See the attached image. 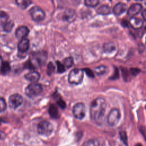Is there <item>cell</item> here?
<instances>
[{
  "label": "cell",
  "instance_id": "19",
  "mask_svg": "<svg viewBox=\"0 0 146 146\" xmlns=\"http://www.w3.org/2000/svg\"><path fill=\"white\" fill-rule=\"evenodd\" d=\"M97 13L103 15H108L110 13V8L107 5H102L97 9Z\"/></svg>",
  "mask_w": 146,
  "mask_h": 146
},
{
  "label": "cell",
  "instance_id": "29",
  "mask_svg": "<svg viewBox=\"0 0 146 146\" xmlns=\"http://www.w3.org/2000/svg\"><path fill=\"white\" fill-rule=\"evenodd\" d=\"M55 70V66L53 64L52 62H49L48 65H47V74L48 75L52 74Z\"/></svg>",
  "mask_w": 146,
  "mask_h": 146
},
{
  "label": "cell",
  "instance_id": "8",
  "mask_svg": "<svg viewBox=\"0 0 146 146\" xmlns=\"http://www.w3.org/2000/svg\"><path fill=\"white\" fill-rule=\"evenodd\" d=\"M23 103V98L18 94L11 95L9 99V105L11 108L15 109L20 106Z\"/></svg>",
  "mask_w": 146,
  "mask_h": 146
},
{
  "label": "cell",
  "instance_id": "20",
  "mask_svg": "<svg viewBox=\"0 0 146 146\" xmlns=\"http://www.w3.org/2000/svg\"><path fill=\"white\" fill-rule=\"evenodd\" d=\"M16 4L18 6L22 9L28 7L31 3V0H15Z\"/></svg>",
  "mask_w": 146,
  "mask_h": 146
},
{
  "label": "cell",
  "instance_id": "35",
  "mask_svg": "<svg viewBox=\"0 0 146 146\" xmlns=\"http://www.w3.org/2000/svg\"><path fill=\"white\" fill-rule=\"evenodd\" d=\"M142 16H143V18H144V19L146 21V10H144L142 12Z\"/></svg>",
  "mask_w": 146,
  "mask_h": 146
},
{
  "label": "cell",
  "instance_id": "21",
  "mask_svg": "<svg viewBox=\"0 0 146 146\" xmlns=\"http://www.w3.org/2000/svg\"><path fill=\"white\" fill-rule=\"evenodd\" d=\"M94 71L98 75H102L107 72V67L106 66L100 65L95 67Z\"/></svg>",
  "mask_w": 146,
  "mask_h": 146
},
{
  "label": "cell",
  "instance_id": "31",
  "mask_svg": "<svg viewBox=\"0 0 146 146\" xmlns=\"http://www.w3.org/2000/svg\"><path fill=\"white\" fill-rule=\"evenodd\" d=\"M25 67L30 70H33L35 68L31 60H28L26 62V63L25 64Z\"/></svg>",
  "mask_w": 146,
  "mask_h": 146
},
{
  "label": "cell",
  "instance_id": "11",
  "mask_svg": "<svg viewBox=\"0 0 146 146\" xmlns=\"http://www.w3.org/2000/svg\"><path fill=\"white\" fill-rule=\"evenodd\" d=\"M127 5L125 3L119 2L115 5L113 9V11L116 15L119 16L124 13L127 10Z\"/></svg>",
  "mask_w": 146,
  "mask_h": 146
},
{
  "label": "cell",
  "instance_id": "32",
  "mask_svg": "<svg viewBox=\"0 0 146 146\" xmlns=\"http://www.w3.org/2000/svg\"><path fill=\"white\" fill-rule=\"evenodd\" d=\"M57 104H58V105L61 108H63V109L65 108V107H66V106L65 102H64L62 99H60V98L59 99H58V100H57Z\"/></svg>",
  "mask_w": 146,
  "mask_h": 146
},
{
  "label": "cell",
  "instance_id": "39",
  "mask_svg": "<svg viewBox=\"0 0 146 146\" xmlns=\"http://www.w3.org/2000/svg\"><path fill=\"white\" fill-rule=\"evenodd\" d=\"M144 3H145V5H146V0H145V2H144Z\"/></svg>",
  "mask_w": 146,
  "mask_h": 146
},
{
  "label": "cell",
  "instance_id": "24",
  "mask_svg": "<svg viewBox=\"0 0 146 146\" xmlns=\"http://www.w3.org/2000/svg\"><path fill=\"white\" fill-rule=\"evenodd\" d=\"M14 25V23L13 21H8L3 26V31L6 32H10L13 28Z\"/></svg>",
  "mask_w": 146,
  "mask_h": 146
},
{
  "label": "cell",
  "instance_id": "41",
  "mask_svg": "<svg viewBox=\"0 0 146 146\" xmlns=\"http://www.w3.org/2000/svg\"><path fill=\"white\" fill-rule=\"evenodd\" d=\"M145 29H146V27H145Z\"/></svg>",
  "mask_w": 146,
  "mask_h": 146
},
{
  "label": "cell",
  "instance_id": "40",
  "mask_svg": "<svg viewBox=\"0 0 146 146\" xmlns=\"http://www.w3.org/2000/svg\"><path fill=\"white\" fill-rule=\"evenodd\" d=\"M137 1H141V0H137Z\"/></svg>",
  "mask_w": 146,
  "mask_h": 146
},
{
  "label": "cell",
  "instance_id": "9",
  "mask_svg": "<svg viewBox=\"0 0 146 146\" xmlns=\"http://www.w3.org/2000/svg\"><path fill=\"white\" fill-rule=\"evenodd\" d=\"M29 33V29L25 26H22L17 28L15 31V36L17 39L22 40V39L25 38V37Z\"/></svg>",
  "mask_w": 146,
  "mask_h": 146
},
{
  "label": "cell",
  "instance_id": "16",
  "mask_svg": "<svg viewBox=\"0 0 146 146\" xmlns=\"http://www.w3.org/2000/svg\"><path fill=\"white\" fill-rule=\"evenodd\" d=\"M116 45L113 42H107L104 44L103 45V51L105 53L107 54H110L116 50Z\"/></svg>",
  "mask_w": 146,
  "mask_h": 146
},
{
  "label": "cell",
  "instance_id": "6",
  "mask_svg": "<svg viewBox=\"0 0 146 146\" xmlns=\"http://www.w3.org/2000/svg\"><path fill=\"white\" fill-rule=\"evenodd\" d=\"M121 117L120 112L117 108H113L111 110L107 116L108 124L111 126H115L119 123Z\"/></svg>",
  "mask_w": 146,
  "mask_h": 146
},
{
  "label": "cell",
  "instance_id": "26",
  "mask_svg": "<svg viewBox=\"0 0 146 146\" xmlns=\"http://www.w3.org/2000/svg\"><path fill=\"white\" fill-rule=\"evenodd\" d=\"M99 2V0H84L85 5L90 7H96Z\"/></svg>",
  "mask_w": 146,
  "mask_h": 146
},
{
  "label": "cell",
  "instance_id": "25",
  "mask_svg": "<svg viewBox=\"0 0 146 146\" xmlns=\"http://www.w3.org/2000/svg\"><path fill=\"white\" fill-rule=\"evenodd\" d=\"M63 65L66 68H69L71 67H72V66L74 64V60L72 57L70 56L68 58H65L63 60Z\"/></svg>",
  "mask_w": 146,
  "mask_h": 146
},
{
  "label": "cell",
  "instance_id": "37",
  "mask_svg": "<svg viewBox=\"0 0 146 146\" xmlns=\"http://www.w3.org/2000/svg\"><path fill=\"white\" fill-rule=\"evenodd\" d=\"M74 2H75V3H79V2L80 1V0H74Z\"/></svg>",
  "mask_w": 146,
  "mask_h": 146
},
{
  "label": "cell",
  "instance_id": "36",
  "mask_svg": "<svg viewBox=\"0 0 146 146\" xmlns=\"http://www.w3.org/2000/svg\"><path fill=\"white\" fill-rule=\"evenodd\" d=\"M2 57L0 56V67H1V64H2Z\"/></svg>",
  "mask_w": 146,
  "mask_h": 146
},
{
  "label": "cell",
  "instance_id": "30",
  "mask_svg": "<svg viewBox=\"0 0 146 146\" xmlns=\"http://www.w3.org/2000/svg\"><path fill=\"white\" fill-rule=\"evenodd\" d=\"M6 108V103L5 100L2 98H0V112L4 111Z\"/></svg>",
  "mask_w": 146,
  "mask_h": 146
},
{
  "label": "cell",
  "instance_id": "10",
  "mask_svg": "<svg viewBox=\"0 0 146 146\" xmlns=\"http://www.w3.org/2000/svg\"><path fill=\"white\" fill-rule=\"evenodd\" d=\"M29 46H30L29 40L26 38L24 39H22V40H20V42L18 44V52L21 54L26 53L28 51L29 48Z\"/></svg>",
  "mask_w": 146,
  "mask_h": 146
},
{
  "label": "cell",
  "instance_id": "5",
  "mask_svg": "<svg viewBox=\"0 0 146 146\" xmlns=\"http://www.w3.org/2000/svg\"><path fill=\"white\" fill-rule=\"evenodd\" d=\"M29 13L32 19L36 22L43 21L46 16L44 11L41 8L38 6L31 7L29 10Z\"/></svg>",
  "mask_w": 146,
  "mask_h": 146
},
{
  "label": "cell",
  "instance_id": "28",
  "mask_svg": "<svg viewBox=\"0 0 146 146\" xmlns=\"http://www.w3.org/2000/svg\"><path fill=\"white\" fill-rule=\"evenodd\" d=\"M56 64L57 65V71L59 73H62L64 72L66 68L63 64H62L59 61H56Z\"/></svg>",
  "mask_w": 146,
  "mask_h": 146
},
{
  "label": "cell",
  "instance_id": "22",
  "mask_svg": "<svg viewBox=\"0 0 146 146\" xmlns=\"http://www.w3.org/2000/svg\"><path fill=\"white\" fill-rule=\"evenodd\" d=\"M9 21V16L6 13L0 11V26H3L4 25Z\"/></svg>",
  "mask_w": 146,
  "mask_h": 146
},
{
  "label": "cell",
  "instance_id": "38",
  "mask_svg": "<svg viewBox=\"0 0 146 146\" xmlns=\"http://www.w3.org/2000/svg\"><path fill=\"white\" fill-rule=\"evenodd\" d=\"M135 146H142V145L141 144H137Z\"/></svg>",
  "mask_w": 146,
  "mask_h": 146
},
{
  "label": "cell",
  "instance_id": "17",
  "mask_svg": "<svg viewBox=\"0 0 146 146\" xmlns=\"http://www.w3.org/2000/svg\"><path fill=\"white\" fill-rule=\"evenodd\" d=\"M48 112L50 115V116L54 119H57L59 117V111L57 108V107L54 104H51L49 109H48Z\"/></svg>",
  "mask_w": 146,
  "mask_h": 146
},
{
  "label": "cell",
  "instance_id": "15",
  "mask_svg": "<svg viewBox=\"0 0 146 146\" xmlns=\"http://www.w3.org/2000/svg\"><path fill=\"white\" fill-rule=\"evenodd\" d=\"M129 23L132 28L135 29H139L143 26V22L141 19L133 17L130 19Z\"/></svg>",
  "mask_w": 146,
  "mask_h": 146
},
{
  "label": "cell",
  "instance_id": "27",
  "mask_svg": "<svg viewBox=\"0 0 146 146\" xmlns=\"http://www.w3.org/2000/svg\"><path fill=\"white\" fill-rule=\"evenodd\" d=\"M120 137L121 140H122L123 143L126 145H128V139H127V136L126 134V132L125 131H120L119 133Z\"/></svg>",
  "mask_w": 146,
  "mask_h": 146
},
{
  "label": "cell",
  "instance_id": "2",
  "mask_svg": "<svg viewBox=\"0 0 146 146\" xmlns=\"http://www.w3.org/2000/svg\"><path fill=\"white\" fill-rule=\"evenodd\" d=\"M83 70L79 68L72 70L68 75V82L71 84H79L82 83L83 78Z\"/></svg>",
  "mask_w": 146,
  "mask_h": 146
},
{
  "label": "cell",
  "instance_id": "18",
  "mask_svg": "<svg viewBox=\"0 0 146 146\" xmlns=\"http://www.w3.org/2000/svg\"><path fill=\"white\" fill-rule=\"evenodd\" d=\"M0 70L2 74L6 75L7 74H8L11 70V67L9 63L7 61L3 62L0 67Z\"/></svg>",
  "mask_w": 146,
  "mask_h": 146
},
{
  "label": "cell",
  "instance_id": "7",
  "mask_svg": "<svg viewBox=\"0 0 146 146\" xmlns=\"http://www.w3.org/2000/svg\"><path fill=\"white\" fill-rule=\"evenodd\" d=\"M74 116L78 119H82L86 114V107L82 103H76L72 110Z\"/></svg>",
  "mask_w": 146,
  "mask_h": 146
},
{
  "label": "cell",
  "instance_id": "33",
  "mask_svg": "<svg viewBox=\"0 0 146 146\" xmlns=\"http://www.w3.org/2000/svg\"><path fill=\"white\" fill-rule=\"evenodd\" d=\"M130 70H131L130 71H131L132 75H133V76L137 75L140 72V70L137 68H131Z\"/></svg>",
  "mask_w": 146,
  "mask_h": 146
},
{
  "label": "cell",
  "instance_id": "23",
  "mask_svg": "<svg viewBox=\"0 0 146 146\" xmlns=\"http://www.w3.org/2000/svg\"><path fill=\"white\" fill-rule=\"evenodd\" d=\"M82 146H99V142L97 139H92L84 142Z\"/></svg>",
  "mask_w": 146,
  "mask_h": 146
},
{
  "label": "cell",
  "instance_id": "4",
  "mask_svg": "<svg viewBox=\"0 0 146 146\" xmlns=\"http://www.w3.org/2000/svg\"><path fill=\"white\" fill-rule=\"evenodd\" d=\"M52 129L53 128L52 124L46 120H42L40 121L37 126L38 132L42 135L48 136L50 135Z\"/></svg>",
  "mask_w": 146,
  "mask_h": 146
},
{
  "label": "cell",
  "instance_id": "34",
  "mask_svg": "<svg viewBox=\"0 0 146 146\" xmlns=\"http://www.w3.org/2000/svg\"><path fill=\"white\" fill-rule=\"evenodd\" d=\"M84 70L86 72V73L87 74V75L88 76H89L90 77H94V73H93V72L91 70H90L88 68H86Z\"/></svg>",
  "mask_w": 146,
  "mask_h": 146
},
{
  "label": "cell",
  "instance_id": "3",
  "mask_svg": "<svg viewBox=\"0 0 146 146\" xmlns=\"http://www.w3.org/2000/svg\"><path fill=\"white\" fill-rule=\"evenodd\" d=\"M42 91V86L36 83H32L30 84L25 89L26 95L30 98H33L39 95Z\"/></svg>",
  "mask_w": 146,
  "mask_h": 146
},
{
  "label": "cell",
  "instance_id": "12",
  "mask_svg": "<svg viewBox=\"0 0 146 146\" xmlns=\"http://www.w3.org/2000/svg\"><path fill=\"white\" fill-rule=\"evenodd\" d=\"M141 9L142 6L140 3H135L128 9L127 14L131 17H133L141 11Z\"/></svg>",
  "mask_w": 146,
  "mask_h": 146
},
{
  "label": "cell",
  "instance_id": "13",
  "mask_svg": "<svg viewBox=\"0 0 146 146\" xmlns=\"http://www.w3.org/2000/svg\"><path fill=\"white\" fill-rule=\"evenodd\" d=\"M25 78L29 81L33 83H35L37 82L40 78L39 74L35 71H31L25 75Z\"/></svg>",
  "mask_w": 146,
  "mask_h": 146
},
{
  "label": "cell",
  "instance_id": "1",
  "mask_svg": "<svg viewBox=\"0 0 146 146\" xmlns=\"http://www.w3.org/2000/svg\"><path fill=\"white\" fill-rule=\"evenodd\" d=\"M106 107V100L102 98H98L92 102L90 107V116L92 120L97 124L100 125L103 123Z\"/></svg>",
  "mask_w": 146,
  "mask_h": 146
},
{
  "label": "cell",
  "instance_id": "14",
  "mask_svg": "<svg viewBox=\"0 0 146 146\" xmlns=\"http://www.w3.org/2000/svg\"><path fill=\"white\" fill-rule=\"evenodd\" d=\"M62 17L63 19L66 21H72L75 19L76 14L74 10L71 9H68L64 11Z\"/></svg>",
  "mask_w": 146,
  "mask_h": 146
}]
</instances>
